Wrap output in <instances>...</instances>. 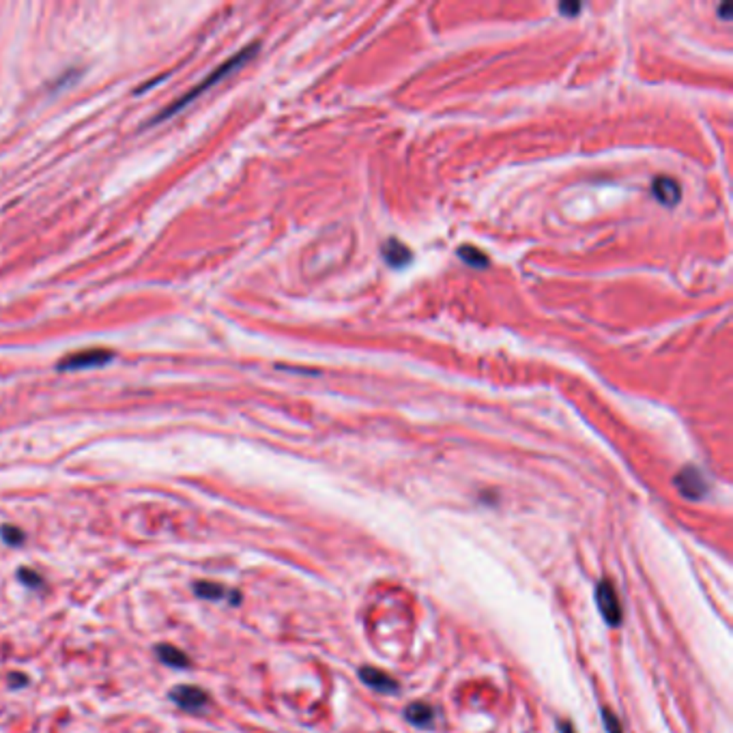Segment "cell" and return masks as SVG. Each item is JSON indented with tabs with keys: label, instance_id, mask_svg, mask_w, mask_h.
I'll use <instances>...</instances> for the list:
<instances>
[{
	"label": "cell",
	"instance_id": "cell-15",
	"mask_svg": "<svg viewBox=\"0 0 733 733\" xmlns=\"http://www.w3.org/2000/svg\"><path fill=\"white\" fill-rule=\"evenodd\" d=\"M20 579H22L24 583H28V585H39V583H41L39 577H37L35 572H28V570H20Z\"/></svg>",
	"mask_w": 733,
	"mask_h": 733
},
{
	"label": "cell",
	"instance_id": "cell-14",
	"mask_svg": "<svg viewBox=\"0 0 733 733\" xmlns=\"http://www.w3.org/2000/svg\"><path fill=\"white\" fill-rule=\"evenodd\" d=\"M0 534H3V538L9 544H20V540L24 538V534L20 529H16V527H3V531H0Z\"/></svg>",
	"mask_w": 733,
	"mask_h": 733
},
{
	"label": "cell",
	"instance_id": "cell-6",
	"mask_svg": "<svg viewBox=\"0 0 733 733\" xmlns=\"http://www.w3.org/2000/svg\"><path fill=\"white\" fill-rule=\"evenodd\" d=\"M170 699L187 712H200L209 701L207 693L196 686H177L175 691H170Z\"/></svg>",
	"mask_w": 733,
	"mask_h": 733
},
{
	"label": "cell",
	"instance_id": "cell-8",
	"mask_svg": "<svg viewBox=\"0 0 733 733\" xmlns=\"http://www.w3.org/2000/svg\"><path fill=\"white\" fill-rule=\"evenodd\" d=\"M383 258L387 261V265L392 267H405L411 261V250L402 245L398 239H390L383 245Z\"/></svg>",
	"mask_w": 733,
	"mask_h": 733
},
{
	"label": "cell",
	"instance_id": "cell-2",
	"mask_svg": "<svg viewBox=\"0 0 733 733\" xmlns=\"http://www.w3.org/2000/svg\"><path fill=\"white\" fill-rule=\"evenodd\" d=\"M596 605L600 609V615L611 628H617L622 624V605L615 593V587L609 581H600L596 585Z\"/></svg>",
	"mask_w": 733,
	"mask_h": 733
},
{
	"label": "cell",
	"instance_id": "cell-18",
	"mask_svg": "<svg viewBox=\"0 0 733 733\" xmlns=\"http://www.w3.org/2000/svg\"><path fill=\"white\" fill-rule=\"evenodd\" d=\"M720 13H722V20H731V13H729V5H722V7H720Z\"/></svg>",
	"mask_w": 733,
	"mask_h": 733
},
{
	"label": "cell",
	"instance_id": "cell-3",
	"mask_svg": "<svg viewBox=\"0 0 733 733\" xmlns=\"http://www.w3.org/2000/svg\"><path fill=\"white\" fill-rule=\"evenodd\" d=\"M675 486H677V491L686 499H693V501L701 499L706 495V491H708V484H706V480L701 476V471L695 469V467L682 469L675 476Z\"/></svg>",
	"mask_w": 733,
	"mask_h": 733
},
{
	"label": "cell",
	"instance_id": "cell-13",
	"mask_svg": "<svg viewBox=\"0 0 733 733\" xmlns=\"http://www.w3.org/2000/svg\"><path fill=\"white\" fill-rule=\"evenodd\" d=\"M602 720H605L607 733H622V725L611 710H602Z\"/></svg>",
	"mask_w": 733,
	"mask_h": 733
},
{
	"label": "cell",
	"instance_id": "cell-17",
	"mask_svg": "<svg viewBox=\"0 0 733 733\" xmlns=\"http://www.w3.org/2000/svg\"><path fill=\"white\" fill-rule=\"evenodd\" d=\"M559 733H574V729L568 722H559Z\"/></svg>",
	"mask_w": 733,
	"mask_h": 733
},
{
	"label": "cell",
	"instance_id": "cell-12",
	"mask_svg": "<svg viewBox=\"0 0 733 733\" xmlns=\"http://www.w3.org/2000/svg\"><path fill=\"white\" fill-rule=\"evenodd\" d=\"M196 593L200 598H209V600H224L228 596L226 587H222L218 583H196Z\"/></svg>",
	"mask_w": 733,
	"mask_h": 733
},
{
	"label": "cell",
	"instance_id": "cell-11",
	"mask_svg": "<svg viewBox=\"0 0 733 733\" xmlns=\"http://www.w3.org/2000/svg\"><path fill=\"white\" fill-rule=\"evenodd\" d=\"M458 256L462 258V261H464L467 265H471V267H486V265H488L486 254L480 252V250H476V247H471V245H462V247L458 250Z\"/></svg>",
	"mask_w": 733,
	"mask_h": 733
},
{
	"label": "cell",
	"instance_id": "cell-10",
	"mask_svg": "<svg viewBox=\"0 0 733 733\" xmlns=\"http://www.w3.org/2000/svg\"><path fill=\"white\" fill-rule=\"evenodd\" d=\"M155 654H157L159 660H161L164 665H168V667H177V669H187V667H190V658H187L181 650L172 648V645H157Z\"/></svg>",
	"mask_w": 733,
	"mask_h": 733
},
{
	"label": "cell",
	"instance_id": "cell-7",
	"mask_svg": "<svg viewBox=\"0 0 733 733\" xmlns=\"http://www.w3.org/2000/svg\"><path fill=\"white\" fill-rule=\"evenodd\" d=\"M652 192H654L656 200L665 207H675L682 198V190H679L677 181L671 177H656Z\"/></svg>",
	"mask_w": 733,
	"mask_h": 733
},
{
	"label": "cell",
	"instance_id": "cell-16",
	"mask_svg": "<svg viewBox=\"0 0 733 733\" xmlns=\"http://www.w3.org/2000/svg\"><path fill=\"white\" fill-rule=\"evenodd\" d=\"M559 11H562V13H570V16H574V13H579L581 11V5H568V3H564V5H559Z\"/></svg>",
	"mask_w": 733,
	"mask_h": 733
},
{
	"label": "cell",
	"instance_id": "cell-4",
	"mask_svg": "<svg viewBox=\"0 0 733 733\" xmlns=\"http://www.w3.org/2000/svg\"><path fill=\"white\" fill-rule=\"evenodd\" d=\"M112 351L106 349H91V351H80L73 355H67L61 359L58 368L61 370H75V368H91V366H104L112 359Z\"/></svg>",
	"mask_w": 733,
	"mask_h": 733
},
{
	"label": "cell",
	"instance_id": "cell-1",
	"mask_svg": "<svg viewBox=\"0 0 733 733\" xmlns=\"http://www.w3.org/2000/svg\"><path fill=\"white\" fill-rule=\"evenodd\" d=\"M256 48H258V43H252V46H247V48H243L241 52H237L235 56H230L226 63H222L220 67H215L207 78H202L196 86H194V89H190L181 99H177L175 104H170L157 118L161 121V118H166V116H170V114H175V112H179L181 108H185L187 104H192V99H196L198 95H202L207 89H211V86L215 84V82H220L222 78H226L233 69H237L241 63H245V61H250L252 56H254V52H256Z\"/></svg>",
	"mask_w": 733,
	"mask_h": 733
},
{
	"label": "cell",
	"instance_id": "cell-5",
	"mask_svg": "<svg viewBox=\"0 0 733 733\" xmlns=\"http://www.w3.org/2000/svg\"><path fill=\"white\" fill-rule=\"evenodd\" d=\"M359 679L368 688H372L374 693H381V695H394V693L400 691V686H398V682L394 677H390L387 673H383V671H378L374 667L359 669Z\"/></svg>",
	"mask_w": 733,
	"mask_h": 733
},
{
	"label": "cell",
	"instance_id": "cell-9",
	"mask_svg": "<svg viewBox=\"0 0 733 733\" xmlns=\"http://www.w3.org/2000/svg\"><path fill=\"white\" fill-rule=\"evenodd\" d=\"M405 718L411 725H415V727H430V725H433V720H435V710L430 708L428 703L417 701V703H411L405 710Z\"/></svg>",
	"mask_w": 733,
	"mask_h": 733
}]
</instances>
